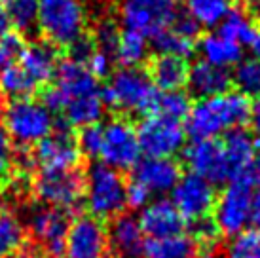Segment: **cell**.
<instances>
[{
  "mask_svg": "<svg viewBox=\"0 0 260 258\" xmlns=\"http://www.w3.org/2000/svg\"><path fill=\"white\" fill-rule=\"evenodd\" d=\"M251 101L241 91L200 99L186 116V133L194 139H217L249 122Z\"/></svg>",
  "mask_w": 260,
  "mask_h": 258,
  "instance_id": "6da1fadb",
  "label": "cell"
},
{
  "mask_svg": "<svg viewBox=\"0 0 260 258\" xmlns=\"http://www.w3.org/2000/svg\"><path fill=\"white\" fill-rule=\"evenodd\" d=\"M159 89L150 74L139 67H122L103 87L105 105L127 114H152L158 107Z\"/></svg>",
  "mask_w": 260,
  "mask_h": 258,
  "instance_id": "7a4b0ae2",
  "label": "cell"
},
{
  "mask_svg": "<svg viewBox=\"0 0 260 258\" xmlns=\"http://www.w3.org/2000/svg\"><path fill=\"white\" fill-rule=\"evenodd\" d=\"M84 184V203L95 218H116L127 207V182L109 165H89Z\"/></svg>",
  "mask_w": 260,
  "mask_h": 258,
  "instance_id": "3957f363",
  "label": "cell"
},
{
  "mask_svg": "<svg viewBox=\"0 0 260 258\" xmlns=\"http://www.w3.org/2000/svg\"><path fill=\"white\" fill-rule=\"evenodd\" d=\"M87 23L82 0H38V29L50 44L71 48L84 38Z\"/></svg>",
  "mask_w": 260,
  "mask_h": 258,
  "instance_id": "277c9868",
  "label": "cell"
},
{
  "mask_svg": "<svg viewBox=\"0 0 260 258\" xmlns=\"http://www.w3.org/2000/svg\"><path fill=\"white\" fill-rule=\"evenodd\" d=\"M4 129L10 139L21 146L38 144L42 139L55 129L53 114L46 108L42 101L32 97L14 99L8 107H4Z\"/></svg>",
  "mask_w": 260,
  "mask_h": 258,
  "instance_id": "5b68a950",
  "label": "cell"
},
{
  "mask_svg": "<svg viewBox=\"0 0 260 258\" xmlns=\"http://www.w3.org/2000/svg\"><path fill=\"white\" fill-rule=\"evenodd\" d=\"M253 184L245 177L230 180L222 194L217 196L213 207V222L220 234L234 237L249 228L251 224V198Z\"/></svg>",
  "mask_w": 260,
  "mask_h": 258,
  "instance_id": "8992f818",
  "label": "cell"
},
{
  "mask_svg": "<svg viewBox=\"0 0 260 258\" xmlns=\"http://www.w3.org/2000/svg\"><path fill=\"white\" fill-rule=\"evenodd\" d=\"M137 139L146 158H173L186 144V127L181 120L152 112L139 123Z\"/></svg>",
  "mask_w": 260,
  "mask_h": 258,
  "instance_id": "52a82bcc",
  "label": "cell"
},
{
  "mask_svg": "<svg viewBox=\"0 0 260 258\" xmlns=\"http://www.w3.org/2000/svg\"><path fill=\"white\" fill-rule=\"evenodd\" d=\"M137 129L127 120L114 118L103 125V143L99 158L101 164L109 165L116 171L133 169L141 159Z\"/></svg>",
  "mask_w": 260,
  "mask_h": 258,
  "instance_id": "ba28073f",
  "label": "cell"
},
{
  "mask_svg": "<svg viewBox=\"0 0 260 258\" xmlns=\"http://www.w3.org/2000/svg\"><path fill=\"white\" fill-rule=\"evenodd\" d=\"M84 177L76 169L42 171L35 180V194L48 207L76 211L84 203Z\"/></svg>",
  "mask_w": 260,
  "mask_h": 258,
  "instance_id": "9c48e42d",
  "label": "cell"
},
{
  "mask_svg": "<svg viewBox=\"0 0 260 258\" xmlns=\"http://www.w3.org/2000/svg\"><path fill=\"white\" fill-rule=\"evenodd\" d=\"M177 17L175 0H120V19L127 30L152 38Z\"/></svg>",
  "mask_w": 260,
  "mask_h": 258,
  "instance_id": "30bf717a",
  "label": "cell"
},
{
  "mask_svg": "<svg viewBox=\"0 0 260 258\" xmlns=\"http://www.w3.org/2000/svg\"><path fill=\"white\" fill-rule=\"evenodd\" d=\"M171 201L184 218V222H198L203 218H209L213 213L215 201H217V192L215 184L209 180L198 177L194 173L181 175L179 182L171 190Z\"/></svg>",
  "mask_w": 260,
  "mask_h": 258,
  "instance_id": "8fae6325",
  "label": "cell"
},
{
  "mask_svg": "<svg viewBox=\"0 0 260 258\" xmlns=\"http://www.w3.org/2000/svg\"><path fill=\"white\" fill-rule=\"evenodd\" d=\"M69 215L55 207H38L29 216L30 236L38 251L50 258L65 256V241L69 232Z\"/></svg>",
  "mask_w": 260,
  "mask_h": 258,
  "instance_id": "7c38bea8",
  "label": "cell"
},
{
  "mask_svg": "<svg viewBox=\"0 0 260 258\" xmlns=\"http://www.w3.org/2000/svg\"><path fill=\"white\" fill-rule=\"evenodd\" d=\"M109 252V228L91 215L74 218L65 241L67 258H105Z\"/></svg>",
  "mask_w": 260,
  "mask_h": 258,
  "instance_id": "4fadbf2b",
  "label": "cell"
},
{
  "mask_svg": "<svg viewBox=\"0 0 260 258\" xmlns=\"http://www.w3.org/2000/svg\"><path fill=\"white\" fill-rule=\"evenodd\" d=\"M184 164L190 167V173L209 180L211 184L232 180L224 146L217 139H194L184 148Z\"/></svg>",
  "mask_w": 260,
  "mask_h": 258,
  "instance_id": "5bb4252c",
  "label": "cell"
},
{
  "mask_svg": "<svg viewBox=\"0 0 260 258\" xmlns=\"http://www.w3.org/2000/svg\"><path fill=\"white\" fill-rule=\"evenodd\" d=\"M80 156L82 152L78 143L65 123L63 129H53L37 144L32 158L42 167V171H71L80 164Z\"/></svg>",
  "mask_w": 260,
  "mask_h": 258,
  "instance_id": "9a60e30c",
  "label": "cell"
},
{
  "mask_svg": "<svg viewBox=\"0 0 260 258\" xmlns=\"http://www.w3.org/2000/svg\"><path fill=\"white\" fill-rule=\"evenodd\" d=\"M55 89L63 97V108L67 103L89 95H99L103 91L99 86V78H95L87 67L76 59H65L59 63L57 74H55ZM63 112V110H61Z\"/></svg>",
  "mask_w": 260,
  "mask_h": 258,
  "instance_id": "2e32d148",
  "label": "cell"
},
{
  "mask_svg": "<svg viewBox=\"0 0 260 258\" xmlns=\"http://www.w3.org/2000/svg\"><path fill=\"white\" fill-rule=\"evenodd\" d=\"M133 182L154 196L169 194L181 179L179 164L173 158H145L133 167Z\"/></svg>",
  "mask_w": 260,
  "mask_h": 258,
  "instance_id": "e0dca14e",
  "label": "cell"
},
{
  "mask_svg": "<svg viewBox=\"0 0 260 258\" xmlns=\"http://www.w3.org/2000/svg\"><path fill=\"white\" fill-rule=\"evenodd\" d=\"M137 220L148 239L175 236L184 228V218L177 211L173 201L167 198L152 200L145 209H141Z\"/></svg>",
  "mask_w": 260,
  "mask_h": 258,
  "instance_id": "ac0fdd59",
  "label": "cell"
},
{
  "mask_svg": "<svg viewBox=\"0 0 260 258\" xmlns=\"http://www.w3.org/2000/svg\"><path fill=\"white\" fill-rule=\"evenodd\" d=\"M146 237L133 215H118L109 228V252L112 258H145Z\"/></svg>",
  "mask_w": 260,
  "mask_h": 258,
  "instance_id": "d6986e66",
  "label": "cell"
},
{
  "mask_svg": "<svg viewBox=\"0 0 260 258\" xmlns=\"http://www.w3.org/2000/svg\"><path fill=\"white\" fill-rule=\"evenodd\" d=\"M59 63H61V59H59L57 48L48 42V40L30 42L27 46H23L21 55H19L21 69L35 80L37 86L48 84V82L55 78Z\"/></svg>",
  "mask_w": 260,
  "mask_h": 258,
  "instance_id": "ffe728a7",
  "label": "cell"
},
{
  "mask_svg": "<svg viewBox=\"0 0 260 258\" xmlns=\"http://www.w3.org/2000/svg\"><path fill=\"white\" fill-rule=\"evenodd\" d=\"M232 74L228 69H220L207 61H198L188 69L186 86L190 93H194L198 99H207L215 95L226 93L230 89Z\"/></svg>",
  "mask_w": 260,
  "mask_h": 258,
  "instance_id": "44dd1931",
  "label": "cell"
},
{
  "mask_svg": "<svg viewBox=\"0 0 260 258\" xmlns=\"http://www.w3.org/2000/svg\"><path fill=\"white\" fill-rule=\"evenodd\" d=\"M224 154L228 159V167L232 173V180L245 177L249 165L253 162V156L256 152V139L245 129H234L228 131L222 141Z\"/></svg>",
  "mask_w": 260,
  "mask_h": 258,
  "instance_id": "7402d4cb",
  "label": "cell"
},
{
  "mask_svg": "<svg viewBox=\"0 0 260 258\" xmlns=\"http://www.w3.org/2000/svg\"><path fill=\"white\" fill-rule=\"evenodd\" d=\"M198 50H200L202 61H207L220 69H230L234 64H238L241 61V53H243L241 44L234 42L220 33H211V35L203 36L198 44Z\"/></svg>",
  "mask_w": 260,
  "mask_h": 258,
  "instance_id": "603a6c76",
  "label": "cell"
},
{
  "mask_svg": "<svg viewBox=\"0 0 260 258\" xmlns=\"http://www.w3.org/2000/svg\"><path fill=\"white\" fill-rule=\"evenodd\" d=\"M186 59L175 55H159L150 67V78L159 91H175L186 86L188 80Z\"/></svg>",
  "mask_w": 260,
  "mask_h": 258,
  "instance_id": "cb8c5ba5",
  "label": "cell"
},
{
  "mask_svg": "<svg viewBox=\"0 0 260 258\" xmlns=\"http://www.w3.org/2000/svg\"><path fill=\"white\" fill-rule=\"evenodd\" d=\"M198 252V243L188 234L146 239L145 258H194Z\"/></svg>",
  "mask_w": 260,
  "mask_h": 258,
  "instance_id": "d4e9b609",
  "label": "cell"
},
{
  "mask_svg": "<svg viewBox=\"0 0 260 258\" xmlns=\"http://www.w3.org/2000/svg\"><path fill=\"white\" fill-rule=\"evenodd\" d=\"M105 101H103V91L99 95H89L82 99H74L67 103L63 108L65 123L69 127H87L99 123V120L105 114Z\"/></svg>",
  "mask_w": 260,
  "mask_h": 258,
  "instance_id": "484cf974",
  "label": "cell"
},
{
  "mask_svg": "<svg viewBox=\"0 0 260 258\" xmlns=\"http://www.w3.org/2000/svg\"><path fill=\"white\" fill-rule=\"evenodd\" d=\"M230 10H234V0H184V14L207 29L218 27Z\"/></svg>",
  "mask_w": 260,
  "mask_h": 258,
  "instance_id": "4316f807",
  "label": "cell"
},
{
  "mask_svg": "<svg viewBox=\"0 0 260 258\" xmlns=\"http://www.w3.org/2000/svg\"><path fill=\"white\" fill-rule=\"evenodd\" d=\"M148 38L141 33L123 29L114 48V59L122 67H139L148 55Z\"/></svg>",
  "mask_w": 260,
  "mask_h": 258,
  "instance_id": "83f0119b",
  "label": "cell"
},
{
  "mask_svg": "<svg viewBox=\"0 0 260 258\" xmlns=\"http://www.w3.org/2000/svg\"><path fill=\"white\" fill-rule=\"evenodd\" d=\"M152 46L159 55H175V57L188 59L196 48V40L182 35L173 25H169L167 29L159 30L158 35L152 36Z\"/></svg>",
  "mask_w": 260,
  "mask_h": 258,
  "instance_id": "f1b7e54d",
  "label": "cell"
},
{
  "mask_svg": "<svg viewBox=\"0 0 260 258\" xmlns=\"http://www.w3.org/2000/svg\"><path fill=\"white\" fill-rule=\"evenodd\" d=\"M23 245L25 228L21 220L10 211H0V258H14Z\"/></svg>",
  "mask_w": 260,
  "mask_h": 258,
  "instance_id": "f546056e",
  "label": "cell"
},
{
  "mask_svg": "<svg viewBox=\"0 0 260 258\" xmlns=\"http://www.w3.org/2000/svg\"><path fill=\"white\" fill-rule=\"evenodd\" d=\"M37 84L27 72L21 69V64H10L0 69V89L4 95H10L12 99H25L32 97L37 91Z\"/></svg>",
  "mask_w": 260,
  "mask_h": 258,
  "instance_id": "4dcf8cb0",
  "label": "cell"
},
{
  "mask_svg": "<svg viewBox=\"0 0 260 258\" xmlns=\"http://www.w3.org/2000/svg\"><path fill=\"white\" fill-rule=\"evenodd\" d=\"M10 25L19 33H30L38 27V0H8Z\"/></svg>",
  "mask_w": 260,
  "mask_h": 258,
  "instance_id": "1f68e13d",
  "label": "cell"
},
{
  "mask_svg": "<svg viewBox=\"0 0 260 258\" xmlns=\"http://www.w3.org/2000/svg\"><path fill=\"white\" fill-rule=\"evenodd\" d=\"M238 89L243 95H260V61L256 59H241L236 64V71L232 74Z\"/></svg>",
  "mask_w": 260,
  "mask_h": 258,
  "instance_id": "d6a6232c",
  "label": "cell"
},
{
  "mask_svg": "<svg viewBox=\"0 0 260 258\" xmlns=\"http://www.w3.org/2000/svg\"><path fill=\"white\" fill-rule=\"evenodd\" d=\"M192 108L190 97L188 93H184L182 89H175V91H159L158 97V107L156 112L164 114L167 118H173V120H186L188 112Z\"/></svg>",
  "mask_w": 260,
  "mask_h": 258,
  "instance_id": "836d02e7",
  "label": "cell"
},
{
  "mask_svg": "<svg viewBox=\"0 0 260 258\" xmlns=\"http://www.w3.org/2000/svg\"><path fill=\"white\" fill-rule=\"evenodd\" d=\"M253 27L254 25L247 12H243V10H230V14L226 15L220 21V25H218V33L243 46L247 36L251 35Z\"/></svg>",
  "mask_w": 260,
  "mask_h": 258,
  "instance_id": "e575fe53",
  "label": "cell"
},
{
  "mask_svg": "<svg viewBox=\"0 0 260 258\" xmlns=\"http://www.w3.org/2000/svg\"><path fill=\"white\" fill-rule=\"evenodd\" d=\"M228 258H260V228H247L232 237Z\"/></svg>",
  "mask_w": 260,
  "mask_h": 258,
  "instance_id": "d590c367",
  "label": "cell"
},
{
  "mask_svg": "<svg viewBox=\"0 0 260 258\" xmlns=\"http://www.w3.org/2000/svg\"><path fill=\"white\" fill-rule=\"evenodd\" d=\"M120 33H122V30L118 29V25H116L112 19L105 17V19L97 21V25H95L91 42H93V46L97 50L107 51L109 55H112L116 44H118V38H120Z\"/></svg>",
  "mask_w": 260,
  "mask_h": 258,
  "instance_id": "8d00e7d4",
  "label": "cell"
},
{
  "mask_svg": "<svg viewBox=\"0 0 260 258\" xmlns=\"http://www.w3.org/2000/svg\"><path fill=\"white\" fill-rule=\"evenodd\" d=\"M76 143H78V148L82 154H86L89 158H99L103 143V125L93 123V125L82 127Z\"/></svg>",
  "mask_w": 260,
  "mask_h": 258,
  "instance_id": "74e56055",
  "label": "cell"
},
{
  "mask_svg": "<svg viewBox=\"0 0 260 258\" xmlns=\"http://www.w3.org/2000/svg\"><path fill=\"white\" fill-rule=\"evenodd\" d=\"M23 50V40L19 35L15 33H8V35L0 36V69L14 64Z\"/></svg>",
  "mask_w": 260,
  "mask_h": 258,
  "instance_id": "f35d334b",
  "label": "cell"
},
{
  "mask_svg": "<svg viewBox=\"0 0 260 258\" xmlns=\"http://www.w3.org/2000/svg\"><path fill=\"white\" fill-rule=\"evenodd\" d=\"M84 64H86L87 71L91 72L95 78H105V76H109L110 69H112V55L95 48L89 53V57L84 61Z\"/></svg>",
  "mask_w": 260,
  "mask_h": 258,
  "instance_id": "ab89813d",
  "label": "cell"
},
{
  "mask_svg": "<svg viewBox=\"0 0 260 258\" xmlns=\"http://www.w3.org/2000/svg\"><path fill=\"white\" fill-rule=\"evenodd\" d=\"M194 228H192V237L196 239V243L200 245H211L215 239H217V234L218 230L217 226H215V222L213 220H209V218H203V220H198V222L192 224Z\"/></svg>",
  "mask_w": 260,
  "mask_h": 258,
  "instance_id": "60d3db41",
  "label": "cell"
},
{
  "mask_svg": "<svg viewBox=\"0 0 260 258\" xmlns=\"http://www.w3.org/2000/svg\"><path fill=\"white\" fill-rule=\"evenodd\" d=\"M152 201V194L143 188L137 182H131L127 184V207L135 209V211H141L145 209L148 203Z\"/></svg>",
  "mask_w": 260,
  "mask_h": 258,
  "instance_id": "b9f144b4",
  "label": "cell"
},
{
  "mask_svg": "<svg viewBox=\"0 0 260 258\" xmlns=\"http://www.w3.org/2000/svg\"><path fill=\"white\" fill-rule=\"evenodd\" d=\"M14 164V146H12V139L8 135L4 125L0 123V175L12 167Z\"/></svg>",
  "mask_w": 260,
  "mask_h": 258,
  "instance_id": "7bdbcfd3",
  "label": "cell"
},
{
  "mask_svg": "<svg viewBox=\"0 0 260 258\" xmlns=\"http://www.w3.org/2000/svg\"><path fill=\"white\" fill-rule=\"evenodd\" d=\"M245 48L253 55V59L260 61V27H253L251 35L247 36L245 40Z\"/></svg>",
  "mask_w": 260,
  "mask_h": 258,
  "instance_id": "ee69618b",
  "label": "cell"
},
{
  "mask_svg": "<svg viewBox=\"0 0 260 258\" xmlns=\"http://www.w3.org/2000/svg\"><path fill=\"white\" fill-rule=\"evenodd\" d=\"M247 179L251 180V184H256L260 188V146L256 148L253 156V162L247 169Z\"/></svg>",
  "mask_w": 260,
  "mask_h": 258,
  "instance_id": "f6af8a7d",
  "label": "cell"
},
{
  "mask_svg": "<svg viewBox=\"0 0 260 258\" xmlns=\"http://www.w3.org/2000/svg\"><path fill=\"white\" fill-rule=\"evenodd\" d=\"M251 224L253 228H260V188L254 190L251 198Z\"/></svg>",
  "mask_w": 260,
  "mask_h": 258,
  "instance_id": "bcb514c9",
  "label": "cell"
},
{
  "mask_svg": "<svg viewBox=\"0 0 260 258\" xmlns=\"http://www.w3.org/2000/svg\"><path fill=\"white\" fill-rule=\"evenodd\" d=\"M249 122L253 125V131L256 135H260V95L254 99V103H251V116Z\"/></svg>",
  "mask_w": 260,
  "mask_h": 258,
  "instance_id": "7dc6e473",
  "label": "cell"
},
{
  "mask_svg": "<svg viewBox=\"0 0 260 258\" xmlns=\"http://www.w3.org/2000/svg\"><path fill=\"white\" fill-rule=\"evenodd\" d=\"M10 17H8V10H6V4H2L0 2V36H4L10 33Z\"/></svg>",
  "mask_w": 260,
  "mask_h": 258,
  "instance_id": "c3c4849f",
  "label": "cell"
},
{
  "mask_svg": "<svg viewBox=\"0 0 260 258\" xmlns=\"http://www.w3.org/2000/svg\"><path fill=\"white\" fill-rule=\"evenodd\" d=\"M42 252L38 251V247H27V245H23V249L14 258H40Z\"/></svg>",
  "mask_w": 260,
  "mask_h": 258,
  "instance_id": "681fc988",
  "label": "cell"
},
{
  "mask_svg": "<svg viewBox=\"0 0 260 258\" xmlns=\"http://www.w3.org/2000/svg\"><path fill=\"white\" fill-rule=\"evenodd\" d=\"M200 258H228V256H226V254H222V252L215 251V249H211V251L203 252V254Z\"/></svg>",
  "mask_w": 260,
  "mask_h": 258,
  "instance_id": "f907efd6",
  "label": "cell"
},
{
  "mask_svg": "<svg viewBox=\"0 0 260 258\" xmlns=\"http://www.w3.org/2000/svg\"><path fill=\"white\" fill-rule=\"evenodd\" d=\"M0 112H4V93L0 89Z\"/></svg>",
  "mask_w": 260,
  "mask_h": 258,
  "instance_id": "816d5d0a",
  "label": "cell"
},
{
  "mask_svg": "<svg viewBox=\"0 0 260 258\" xmlns=\"http://www.w3.org/2000/svg\"><path fill=\"white\" fill-rule=\"evenodd\" d=\"M0 2H2V0H0Z\"/></svg>",
  "mask_w": 260,
  "mask_h": 258,
  "instance_id": "f5cc1de1",
  "label": "cell"
}]
</instances>
